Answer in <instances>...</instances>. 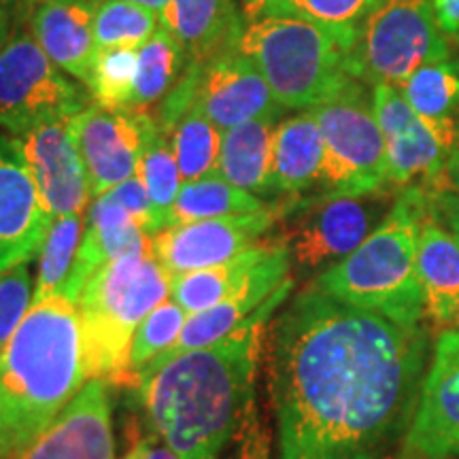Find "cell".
Returning <instances> with one entry per match:
<instances>
[{
  "label": "cell",
  "instance_id": "6da1fadb",
  "mask_svg": "<svg viewBox=\"0 0 459 459\" xmlns=\"http://www.w3.org/2000/svg\"><path fill=\"white\" fill-rule=\"evenodd\" d=\"M432 347L426 325L302 290L268 334L279 459H385L411 426Z\"/></svg>",
  "mask_w": 459,
  "mask_h": 459
},
{
  "label": "cell",
  "instance_id": "7a4b0ae2",
  "mask_svg": "<svg viewBox=\"0 0 459 459\" xmlns=\"http://www.w3.org/2000/svg\"><path fill=\"white\" fill-rule=\"evenodd\" d=\"M257 319L226 341L194 349L136 377L153 432L179 459H221L254 404V377L262 351Z\"/></svg>",
  "mask_w": 459,
  "mask_h": 459
},
{
  "label": "cell",
  "instance_id": "3957f363",
  "mask_svg": "<svg viewBox=\"0 0 459 459\" xmlns=\"http://www.w3.org/2000/svg\"><path fill=\"white\" fill-rule=\"evenodd\" d=\"M88 381L77 304L32 300L0 351V457L37 438Z\"/></svg>",
  "mask_w": 459,
  "mask_h": 459
},
{
  "label": "cell",
  "instance_id": "277c9868",
  "mask_svg": "<svg viewBox=\"0 0 459 459\" xmlns=\"http://www.w3.org/2000/svg\"><path fill=\"white\" fill-rule=\"evenodd\" d=\"M428 211L426 189H400L385 220L353 254L313 281L319 291L351 307L417 325L426 317L417 271L419 228Z\"/></svg>",
  "mask_w": 459,
  "mask_h": 459
},
{
  "label": "cell",
  "instance_id": "5b68a950",
  "mask_svg": "<svg viewBox=\"0 0 459 459\" xmlns=\"http://www.w3.org/2000/svg\"><path fill=\"white\" fill-rule=\"evenodd\" d=\"M172 274L156 255H126L91 274L77 300L90 378L136 385L130 351L136 330L170 298Z\"/></svg>",
  "mask_w": 459,
  "mask_h": 459
},
{
  "label": "cell",
  "instance_id": "8992f818",
  "mask_svg": "<svg viewBox=\"0 0 459 459\" xmlns=\"http://www.w3.org/2000/svg\"><path fill=\"white\" fill-rule=\"evenodd\" d=\"M237 49L254 62L285 111L317 107L349 77V49L334 34L294 15L245 17Z\"/></svg>",
  "mask_w": 459,
  "mask_h": 459
},
{
  "label": "cell",
  "instance_id": "52a82bcc",
  "mask_svg": "<svg viewBox=\"0 0 459 459\" xmlns=\"http://www.w3.org/2000/svg\"><path fill=\"white\" fill-rule=\"evenodd\" d=\"M311 111L324 136V172L317 194L359 196L392 187L385 139L378 128L368 85L349 77Z\"/></svg>",
  "mask_w": 459,
  "mask_h": 459
},
{
  "label": "cell",
  "instance_id": "ba28073f",
  "mask_svg": "<svg viewBox=\"0 0 459 459\" xmlns=\"http://www.w3.org/2000/svg\"><path fill=\"white\" fill-rule=\"evenodd\" d=\"M453 56L432 0H381L349 51L351 74L366 85L400 88L412 73Z\"/></svg>",
  "mask_w": 459,
  "mask_h": 459
},
{
  "label": "cell",
  "instance_id": "9c48e42d",
  "mask_svg": "<svg viewBox=\"0 0 459 459\" xmlns=\"http://www.w3.org/2000/svg\"><path fill=\"white\" fill-rule=\"evenodd\" d=\"M400 189L383 187L359 196L291 198L279 226L291 264L300 273H324L370 237L385 220Z\"/></svg>",
  "mask_w": 459,
  "mask_h": 459
},
{
  "label": "cell",
  "instance_id": "30bf717a",
  "mask_svg": "<svg viewBox=\"0 0 459 459\" xmlns=\"http://www.w3.org/2000/svg\"><path fill=\"white\" fill-rule=\"evenodd\" d=\"M82 91L34 41L30 28L11 32L0 49V130L20 136L71 119L85 107Z\"/></svg>",
  "mask_w": 459,
  "mask_h": 459
},
{
  "label": "cell",
  "instance_id": "8fae6325",
  "mask_svg": "<svg viewBox=\"0 0 459 459\" xmlns=\"http://www.w3.org/2000/svg\"><path fill=\"white\" fill-rule=\"evenodd\" d=\"M291 198L245 215L175 223L153 237V255L172 277L215 266L262 243L290 209Z\"/></svg>",
  "mask_w": 459,
  "mask_h": 459
},
{
  "label": "cell",
  "instance_id": "7c38bea8",
  "mask_svg": "<svg viewBox=\"0 0 459 459\" xmlns=\"http://www.w3.org/2000/svg\"><path fill=\"white\" fill-rule=\"evenodd\" d=\"M402 459H459V328L436 338Z\"/></svg>",
  "mask_w": 459,
  "mask_h": 459
},
{
  "label": "cell",
  "instance_id": "4fadbf2b",
  "mask_svg": "<svg viewBox=\"0 0 459 459\" xmlns=\"http://www.w3.org/2000/svg\"><path fill=\"white\" fill-rule=\"evenodd\" d=\"M158 130L149 113L85 107L71 117V132L88 172L91 198L136 177L143 147Z\"/></svg>",
  "mask_w": 459,
  "mask_h": 459
},
{
  "label": "cell",
  "instance_id": "5bb4252c",
  "mask_svg": "<svg viewBox=\"0 0 459 459\" xmlns=\"http://www.w3.org/2000/svg\"><path fill=\"white\" fill-rule=\"evenodd\" d=\"M372 107L385 139L389 186L428 187L440 175L453 147L436 134L395 85H372Z\"/></svg>",
  "mask_w": 459,
  "mask_h": 459
},
{
  "label": "cell",
  "instance_id": "9a60e30c",
  "mask_svg": "<svg viewBox=\"0 0 459 459\" xmlns=\"http://www.w3.org/2000/svg\"><path fill=\"white\" fill-rule=\"evenodd\" d=\"M15 141L49 220L83 215L94 198L74 145L71 119L37 126L15 136Z\"/></svg>",
  "mask_w": 459,
  "mask_h": 459
},
{
  "label": "cell",
  "instance_id": "2e32d148",
  "mask_svg": "<svg viewBox=\"0 0 459 459\" xmlns=\"http://www.w3.org/2000/svg\"><path fill=\"white\" fill-rule=\"evenodd\" d=\"M194 102L221 132L285 113L254 62L237 48L200 62Z\"/></svg>",
  "mask_w": 459,
  "mask_h": 459
},
{
  "label": "cell",
  "instance_id": "e0dca14e",
  "mask_svg": "<svg viewBox=\"0 0 459 459\" xmlns=\"http://www.w3.org/2000/svg\"><path fill=\"white\" fill-rule=\"evenodd\" d=\"M108 383L90 378L37 438L0 459H115Z\"/></svg>",
  "mask_w": 459,
  "mask_h": 459
},
{
  "label": "cell",
  "instance_id": "ac0fdd59",
  "mask_svg": "<svg viewBox=\"0 0 459 459\" xmlns=\"http://www.w3.org/2000/svg\"><path fill=\"white\" fill-rule=\"evenodd\" d=\"M49 223L15 136L0 134V273L37 255Z\"/></svg>",
  "mask_w": 459,
  "mask_h": 459
},
{
  "label": "cell",
  "instance_id": "d6986e66",
  "mask_svg": "<svg viewBox=\"0 0 459 459\" xmlns=\"http://www.w3.org/2000/svg\"><path fill=\"white\" fill-rule=\"evenodd\" d=\"M147 254H153L152 234H147L124 206L115 204L107 196L94 198L88 209V217H85L82 249H79L77 262H74L62 296L77 304L85 283L105 264L117 260V257Z\"/></svg>",
  "mask_w": 459,
  "mask_h": 459
},
{
  "label": "cell",
  "instance_id": "ffe728a7",
  "mask_svg": "<svg viewBox=\"0 0 459 459\" xmlns=\"http://www.w3.org/2000/svg\"><path fill=\"white\" fill-rule=\"evenodd\" d=\"M96 3L43 0L30 13V32L39 48L68 77L88 83L99 45L94 37Z\"/></svg>",
  "mask_w": 459,
  "mask_h": 459
},
{
  "label": "cell",
  "instance_id": "44dd1931",
  "mask_svg": "<svg viewBox=\"0 0 459 459\" xmlns=\"http://www.w3.org/2000/svg\"><path fill=\"white\" fill-rule=\"evenodd\" d=\"M160 24L181 45L189 65H200L237 48L245 17L238 0H169Z\"/></svg>",
  "mask_w": 459,
  "mask_h": 459
},
{
  "label": "cell",
  "instance_id": "7402d4cb",
  "mask_svg": "<svg viewBox=\"0 0 459 459\" xmlns=\"http://www.w3.org/2000/svg\"><path fill=\"white\" fill-rule=\"evenodd\" d=\"M324 136L311 108L281 119L273 139L271 198H304L319 192Z\"/></svg>",
  "mask_w": 459,
  "mask_h": 459
},
{
  "label": "cell",
  "instance_id": "603a6c76",
  "mask_svg": "<svg viewBox=\"0 0 459 459\" xmlns=\"http://www.w3.org/2000/svg\"><path fill=\"white\" fill-rule=\"evenodd\" d=\"M417 271L426 317L438 325L459 319V243L443 223L426 211L419 228Z\"/></svg>",
  "mask_w": 459,
  "mask_h": 459
},
{
  "label": "cell",
  "instance_id": "cb8c5ba5",
  "mask_svg": "<svg viewBox=\"0 0 459 459\" xmlns=\"http://www.w3.org/2000/svg\"><path fill=\"white\" fill-rule=\"evenodd\" d=\"M279 119L262 117L223 132L217 175L255 196L271 198L273 139Z\"/></svg>",
  "mask_w": 459,
  "mask_h": 459
},
{
  "label": "cell",
  "instance_id": "d4e9b609",
  "mask_svg": "<svg viewBox=\"0 0 459 459\" xmlns=\"http://www.w3.org/2000/svg\"><path fill=\"white\" fill-rule=\"evenodd\" d=\"M436 134L455 149L459 141V57L421 66L398 88Z\"/></svg>",
  "mask_w": 459,
  "mask_h": 459
},
{
  "label": "cell",
  "instance_id": "484cf974",
  "mask_svg": "<svg viewBox=\"0 0 459 459\" xmlns=\"http://www.w3.org/2000/svg\"><path fill=\"white\" fill-rule=\"evenodd\" d=\"M271 245L273 240L264 238L262 243L249 247V249L232 257V260L203 268V271L175 274L172 277L170 298L187 315L215 307L217 302L226 300L230 294H234L249 279V274L254 273V268L266 255Z\"/></svg>",
  "mask_w": 459,
  "mask_h": 459
},
{
  "label": "cell",
  "instance_id": "4316f807",
  "mask_svg": "<svg viewBox=\"0 0 459 459\" xmlns=\"http://www.w3.org/2000/svg\"><path fill=\"white\" fill-rule=\"evenodd\" d=\"M381 0H240L243 17L294 15L328 30L351 51L359 26Z\"/></svg>",
  "mask_w": 459,
  "mask_h": 459
},
{
  "label": "cell",
  "instance_id": "83f0119b",
  "mask_svg": "<svg viewBox=\"0 0 459 459\" xmlns=\"http://www.w3.org/2000/svg\"><path fill=\"white\" fill-rule=\"evenodd\" d=\"M266 204L268 203H264L260 196L232 186L220 175H209L203 179L183 183L169 213L166 228L175 226V223L255 213Z\"/></svg>",
  "mask_w": 459,
  "mask_h": 459
},
{
  "label": "cell",
  "instance_id": "f1b7e54d",
  "mask_svg": "<svg viewBox=\"0 0 459 459\" xmlns=\"http://www.w3.org/2000/svg\"><path fill=\"white\" fill-rule=\"evenodd\" d=\"M164 134L170 141L183 183L217 175L223 132L200 111L196 102H189Z\"/></svg>",
  "mask_w": 459,
  "mask_h": 459
},
{
  "label": "cell",
  "instance_id": "f546056e",
  "mask_svg": "<svg viewBox=\"0 0 459 459\" xmlns=\"http://www.w3.org/2000/svg\"><path fill=\"white\" fill-rule=\"evenodd\" d=\"M187 66L186 51L160 24V30L139 49L132 111L149 113L153 107L162 105L166 96L181 82Z\"/></svg>",
  "mask_w": 459,
  "mask_h": 459
},
{
  "label": "cell",
  "instance_id": "4dcf8cb0",
  "mask_svg": "<svg viewBox=\"0 0 459 459\" xmlns=\"http://www.w3.org/2000/svg\"><path fill=\"white\" fill-rule=\"evenodd\" d=\"M85 234L83 215H65L51 220L39 249V271L34 281V300L65 291Z\"/></svg>",
  "mask_w": 459,
  "mask_h": 459
},
{
  "label": "cell",
  "instance_id": "1f68e13d",
  "mask_svg": "<svg viewBox=\"0 0 459 459\" xmlns=\"http://www.w3.org/2000/svg\"><path fill=\"white\" fill-rule=\"evenodd\" d=\"M160 30V15L124 0H99L94 37L99 49H141Z\"/></svg>",
  "mask_w": 459,
  "mask_h": 459
},
{
  "label": "cell",
  "instance_id": "d6a6232c",
  "mask_svg": "<svg viewBox=\"0 0 459 459\" xmlns=\"http://www.w3.org/2000/svg\"><path fill=\"white\" fill-rule=\"evenodd\" d=\"M139 49H99L85 83L94 105L113 111H132Z\"/></svg>",
  "mask_w": 459,
  "mask_h": 459
},
{
  "label": "cell",
  "instance_id": "836d02e7",
  "mask_svg": "<svg viewBox=\"0 0 459 459\" xmlns=\"http://www.w3.org/2000/svg\"><path fill=\"white\" fill-rule=\"evenodd\" d=\"M136 177L145 186L158 215L162 217L164 223H169V213L183 186V179L169 136L160 128L149 136L145 147H143Z\"/></svg>",
  "mask_w": 459,
  "mask_h": 459
},
{
  "label": "cell",
  "instance_id": "e575fe53",
  "mask_svg": "<svg viewBox=\"0 0 459 459\" xmlns=\"http://www.w3.org/2000/svg\"><path fill=\"white\" fill-rule=\"evenodd\" d=\"M186 319L187 313L172 298L147 315L132 341L130 372L134 375V381L143 368H147L153 359H158L179 341Z\"/></svg>",
  "mask_w": 459,
  "mask_h": 459
},
{
  "label": "cell",
  "instance_id": "d590c367",
  "mask_svg": "<svg viewBox=\"0 0 459 459\" xmlns=\"http://www.w3.org/2000/svg\"><path fill=\"white\" fill-rule=\"evenodd\" d=\"M32 300L34 281L28 262L0 273V351L30 311Z\"/></svg>",
  "mask_w": 459,
  "mask_h": 459
},
{
  "label": "cell",
  "instance_id": "8d00e7d4",
  "mask_svg": "<svg viewBox=\"0 0 459 459\" xmlns=\"http://www.w3.org/2000/svg\"><path fill=\"white\" fill-rule=\"evenodd\" d=\"M102 196L113 200L115 204L124 206V209L141 223V228L145 230L147 234H152V237H156L158 232H162L166 228L164 220L158 215L156 206H153L152 198H149L147 189L143 186L139 177H132V179L119 183V186L108 189L107 194H102Z\"/></svg>",
  "mask_w": 459,
  "mask_h": 459
},
{
  "label": "cell",
  "instance_id": "74e56055",
  "mask_svg": "<svg viewBox=\"0 0 459 459\" xmlns=\"http://www.w3.org/2000/svg\"><path fill=\"white\" fill-rule=\"evenodd\" d=\"M423 189H426L429 215H432L436 221L443 223L459 243V196L446 192H434V189L428 187Z\"/></svg>",
  "mask_w": 459,
  "mask_h": 459
},
{
  "label": "cell",
  "instance_id": "f35d334b",
  "mask_svg": "<svg viewBox=\"0 0 459 459\" xmlns=\"http://www.w3.org/2000/svg\"><path fill=\"white\" fill-rule=\"evenodd\" d=\"M432 7L445 37L459 41V0H432Z\"/></svg>",
  "mask_w": 459,
  "mask_h": 459
},
{
  "label": "cell",
  "instance_id": "ab89813d",
  "mask_svg": "<svg viewBox=\"0 0 459 459\" xmlns=\"http://www.w3.org/2000/svg\"><path fill=\"white\" fill-rule=\"evenodd\" d=\"M428 189L455 194V196H459V141L455 149L451 152L449 160H446V164L443 166V170H440V175L436 177L432 186H428Z\"/></svg>",
  "mask_w": 459,
  "mask_h": 459
},
{
  "label": "cell",
  "instance_id": "60d3db41",
  "mask_svg": "<svg viewBox=\"0 0 459 459\" xmlns=\"http://www.w3.org/2000/svg\"><path fill=\"white\" fill-rule=\"evenodd\" d=\"M132 453H134L136 459H179L175 453H172L170 446L160 438V434L153 432V429L152 434L143 436L139 443L134 445Z\"/></svg>",
  "mask_w": 459,
  "mask_h": 459
},
{
  "label": "cell",
  "instance_id": "b9f144b4",
  "mask_svg": "<svg viewBox=\"0 0 459 459\" xmlns=\"http://www.w3.org/2000/svg\"><path fill=\"white\" fill-rule=\"evenodd\" d=\"M11 37V15L7 7H0V49H3V45L9 41Z\"/></svg>",
  "mask_w": 459,
  "mask_h": 459
},
{
  "label": "cell",
  "instance_id": "7bdbcfd3",
  "mask_svg": "<svg viewBox=\"0 0 459 459\" xmlns=\"http://www.w3.org/2000/svg\"><path fill=\"white\" fill-rule=\"evenodd\" d=\"M124 3H132V4H141V7H145V9H152L153 13H162L164 11V7H166V3H169V0H124Z\"/></svg>",
  "mask_w": 459,
  "mask_h": 459
},
{
  "label": "cell",
  "instance_id": "ee69618b",
  "mask_svg": "<svg viewBox=\"0 0 459 459\" xmlns=\"http://www.w3.org/2000/svg\"><path fill=\"white\" fill-rule=\"evenodd\" d=\"M37 3H43V0H37ZM60 3H99V0H60Z\"/></svg>",
  "mask_w": 459,
  "mask_h": 459
},
{
  "label": "cell",
  "instance_id": "f6af8a7d",
  "mask_svg": "<svg viewBox=\"0 0 459 459\" xmlns=\"http://www.w3.org/2000/svg\"><path fill=\"white\" fill-rule=\"evenodd\" d=\"M122 459H136V457H134V453H132V451H130V453H126V455H124Z\"/></svg>",
  "mask_w": 459,
  "mask_h": 459
},
{
  "label": "cell",
  "instance_id": "bcb514c9",
  "mask_svg": "<svg viewBox=\"0 0 459 459\" xmlns=\"http://www.w3.org/2000/svg\"><path fill=\"white\" fill-rule=\"evenodd\" d=\"M7 3H11V0H0V7H7Z\"/></svg>",
  "mask_w": 459,
  "mask_h": 459
},
{
  "label": "cell",
  "instance_id": "7dc6e473",
  "mask_svg": "<svg viewBox=\"0 0 459 459\" xmlns=\"http://www.w3.org/2000/svg\"><path fill=\"white\" fill-rule=\"evenodd\" d=\"M385 459H402V457H389V455H387Z\"/></svg>",
  "mask_w": 459,
  "mask_h": 459
},
{
  "label": "cell",
  "instance_id": "c3c4849f",
  "mask_svg": "<svg viewBox=\"0 0 459 459\" xmlns=\"http://www.w3.org/2000/svg\"><path fill=\"white\" fill-rule=\"evenodd\" d=\"M455 328H459V319H457V325H455Z\"/></svg>",
  "mask_w": 459,
  "mask_h": 459
}]
</instances>
